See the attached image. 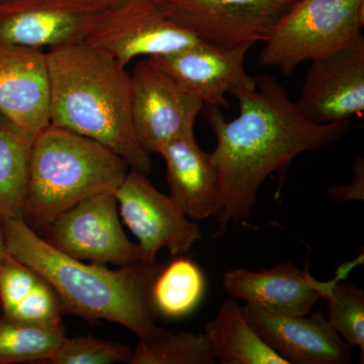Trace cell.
Listing matches in <instances>:
<instances>
[{
    "mask_svg": "<svg viewBox=\"0 0 364 364\" xmlns=\"http://www.w3.org/2000/svg\"><path fill=\"white\" fill-rule=\"evenodd\" d=\"M256 87L235 93L238 117L227 121L218 107L205 119L217 136L210 154L219 181L215 236L230 224L248 221L261 184L273 173L286 176L293 159L336 142L349 121L314 124L299 112L284 86L268 74L255 77Z\"/></svg>",
    "mask_w": 364,
    "mask_h": 364,
    "instance_id": "obj_1",
    "label": "cell"
},
{
    "mask_svg": "<svg viewBox=\"0 0 364 364\" xmlns=\"http://www.w3.org/2000/svg\"><path fill=\"white\" fill-rule=\"evenodd\" d=\"M6 251L50 282L64 312L90 323L109 321L149 341L164 329L157 326L153 282L162 265L138 261L117 269L86 264L53 248L23 219H1Z\"/></svg>",
    "mask_w": 364,
    "mask_h": 364,
    "instance_id": "obj_2",
    "label": "cell"
},
{
    "mask_svg": "<svg viewBox=\"0 0 364 364\" xmlns=\"http://www.w3.org/2000/svg\"><path fill=\"white\" fill-rule=\"evenodd\" d=\"M50 123L116 152L132 169L152 172L149 153L132 121L130 73L114 57L86 42L47 51Z\"/></svg>",
    "mask_w": 364,
    "mask_h": 364,
    "instance_id": "obj_3",
    "label": "cell"
},
{
    "mask_svg": "<svg viewBox=\"0 0 364 364\" xmlns=\"http://www.w3.org/2000/svg\"><path fill=\"white\" fill-rule=\"evenodd\" d=\"M129 166L102 144L50 123L33 140L23 219L44 232L86 198L116 193Z\"/></svg>",
    "mask_w": 364,
    "mask_h": 364,
    "instance_id": "obj_4",
    "label": "cell"
},
{
    "mask_svg": "<svg viewBox=\"0 0 364 364\" xmlns=\"http://www.w3.org/2000/svg\"><path fill=\"white\" fill-rule=\"evenodd\" d=\"M364 0H298L279 21L259 55L284 77L306 61L328 56L363 37Z\"/></svg>",
    "mask_w": 364,
    "mask_h": 364,
    "instance_id": "obj_5",
    "label": "cell"
},
{
    "mask_svg": "<svg viewBox=\"0 0 364 364\" xmlns=\"http://www.w3.org/2000/svg\"><path fill=\"white\" fill-rule=\"evenodd\" d=\"M126 67L138 57L164 56L203 43L155 0H112L85 41Z\"/></svg>",
    "mask_w": 364,
    "mask_h": 364,
    "instance_id": "obj_6",
    "label": "cell"
},
{
    "mask_svg": "<svg viewBox=\"0 0 364 364\" xmlns=\"http://www.w3.org/2000/svg\"><path fill=\"white\" fill-rule=\"evenodd\" d=\"M298 0H155L177 25L218 47L253 46L269 39Z\"/></svg>",
    "mask_w": 364,
    "mask_h": 364,
    "instance_id": "obj_7",
    "label": "cell"
},
{
    "mask_svg": "<svg viewBox=\"0 0 364 364\" xmlns=\"http://www.w3.org/2000/svg\"><path fill=\"white\" fill-rule=\"evenodd\" d=\"M43 239L60 252L95 264L126 267L142 260L138 244L124 234L116 193L91 196L59 215Z\"/></svg>",
    "mask_w": 364,
    "mask_h": 364,
    "instance_id": "obj_8",
    "label": "cell"
},
{
    "mask_svg": "<svg viewBox=\"0 0 364 364\" xmlns=\"http://www.w3.org/2000/svg\"><path fill=\"white\" fill-rule=\"evenodd\" d=\"M132 121L139 143L149 154L193 133L203 102L149 58L140 60L130 74Z\"/></svg>",
    "mask_w": 364,
    "mask_h": 364,
    "instance_id": "obj_9",
    "label": "cell"
},
{
    "mask_svg": "<svg viewBox=\"0 0 364 364\" xmlns=\"http://www.w3.org/2000/svg\"><path fill=\"white\" fill-rule=\"evenodd\" d=\"M116 198L119 215L138 239L145 262H155L163 248L173 257L186 255L202 239L198 224L188 220L169 196L160 193L147 174L130 168Z\"/></svg>",
    "mask_w": 364,
    "mask_h": 364,
    "instance_id": "obj_10",
    "label": "cell"
},
{
    "mask_svg": "<svg viewBox=\"0 0 364 364\" xmlns=\"http://www.w3.org/2000/svg\"><path fill=\"white\" fill-rule=\"evenodd\" d=\"M112 0H4L0 44L51 50L85 42Z\"/></svg>",
    "mask_w": 364,
    "mask_h": 364,
    "instance_id": "obj_11",
    "label": "cell"
},
{
    "mask_svg": "<svg viewBox=\"0 0 364 364\" xmlns=\"http://www.w3.org/2000/svg\"><path fill=\"white\" fill-rule=\"evenodd\" d=\"M306 72L299 112L314 124L349 121L364 109V37L314 60Z\"/></svg>",
    "mask_w": 364,
    "mask_h": 364,
    "instance_id": "obj_12",
    "label": "cell"
},
{
    "mask_svg": "<svg viewBox=\"0 0 364 364\" xmlns=\"http://www.w3.org/2000/svg\"><path fill=\"white\" fill-rule=\"evenodd\" d=\"M241 311L260 338L289 364L351 363L352 347L322 312L277 315L250 304L241 306Z\"/></svg>",
    "mask_w": 364,
    "mask_h": 364,
    "instance_id": "obj_13",
    "label": "cell"
},
{
    "mask_svg": "<svg viewBox=\"0 0 364 364\" xmlns=\"http://www.w3.org/2000/svg\"><path fill=\"white\" fill-rule=\"evenodd\" d=\"M250 45L224 48L200 43L174 54L149 57L155 65L208 107L229 109L227 93L256 87L244 68Z\"/></svg>",
    "mask_w": 364,
    "mask_h": 364,
    "instance_id": "obj_14",
    "label": "cell"
},
{
    "mask_svg": "<svg viewBox=\"0 0 364 364\" xmlns=\"http://www.w3.org/2000/svg\"><path fill=\"white\" fill-rule=\"evenodd\" d=\"M355 262L345 264L336 279L320 282L306 270L284 262L269 269L251 272L232 269L223 277V287L232 298L284 316H304L312 312L320 298H327L333 286L343 279Z\"/></svg>",
    "mask_w": 364,
    "mask_h": 364,
    "instance_id": "obj_15",
    "label": "cell"
},
{
    "mask_svg": "<svg viewBox=\"0 0 364 364\" xmlns=\"http://www.w3.org/2000/svg\"><path fill=\"white\" fill-rule=\"evenodd\" d=\"M0 114L33 136L50 124L47 51L0 44Z\"/></svg>",
    "mask_w": 364,
    "mask_h": 364,
    "instance_id": "obj_16",
    "label": "cell"
},
{
    "mask_svg": "<svg viewBox=\"0 0 364 364\" xmlns=\"http://www.w3.org/2000/svg\"><path fill=\"white\" fill-rule=\"evenodd\" d=\"M158 154L166 163L170 198L193 221L214 218L219 198L217 170L193 133L174 139Z\"/></svg>",
    "mask_w": 364,
    "mask_h": 364,
    "instance_id": "obj_17",
    "label": "cell"
},
{
    "mask_svg": "<svg viewBox=\"0 0 364 364\" xmlns=\"http://www.w3.org/2000/svg\"><path fill=\"white\" fill-rule=\"evenodd\" d=\"M215 363L289 364L254 331L236 301L227 299L205 328Z\"/></svg>",
    "mask_w": 364,
    "mask_h": 364,
    "instance_id": "obj_18",
    "label": "cell"
},
{
    "mask_svg": "<svg viewBox=\"0 0 364 364\" xmlns=\"http://www.w3.org/2000/svg\"><path fill=\"white\" fill-rule=\"evenodd\" d=\"M35 136L0 114V220L23 219Z\"/></svg>",
    "mask_w": 364,
    "mask_h": 364,
    "instance_id": "obj_19",
    "label": "cell"
},
{
    "mask_svg": "<svg viewBox=\"0 0 364 364\" xmlns=\"http://www.w3.org/2000/svg\"><path fill=\"white\" fill-rule=\"evenodd\" d=\"M205 277L202 268L186 255L176 256L161 267L153 282V305L158 316L168 318L188 317L205 296Z\"/></svg>",
    "mask_w": 364,
    "mask_h": 364,
    "instance_id": "obj_20",
    "label": "cell"
},
{
    "mask_svg": "<svg viewBox=\"0 0 364 364\" xmlns=\"http://www.w3.org/2000/svg\"><path fill=\"white\" fill-rule=\"evenodd\" d=\"M66 337L63 323L38 325L0 316V364H47Z\"/></svg>",
    "mask_w": 364,
    "mask_h": 364,
    "instance_id": "obj_21",
    "label": "cell"
},
{
    "mask_svg": "<svg viewBox=\"0 0 364 364\" xmlns=\"http://www.w3.org/2000/svg\"><path fill=\"white\" fill-rule=\"evenodd\" d=\"M215 359L205 334L164 329L149 341H140L131 364H213Z\"/></svg>",
    "mask_w": 364,
    "mask_h": 364,
    "instance_id": "obj_22",
    "label": "cell"
},
{
    "mask_svg": "<svg viewBox=\"0 0 364 364\" xmlns=\"http://www.w3.org/2000/svg\"><path fill=\"white\" fill-rule=\"evenodd\" d=\"M328 321L342 339L364 354V291L337 282L327 298Z\"/></svg>",
    "mask_w": 364,
    "mask_h": 364,
    "instance_id": "obj_23",
    "label": "cell"
},
{
    "mask_svg": "<svg viewBox=\"0 0 364 364\" xmlns=\"http://www.w3.org/2000/svg\"><path fill=\"white\" fill-rule=\"evenodd\" d=\"M133 350L128 345L93 336L65 337L47 364L131 363Z\"/></svg>",
    "mask_w": 364,
    "mask_h": 364,
    "instance_id": "obj_24",
    "label": "cell"
},
{
    "mask_svg": "<svg viewBox=\"0 0 364 364\" xmlns=\"http://www.w3.org/2000/svg\"><path fill=\"white\" fill-rule=\"evenodd\" d=\"M352 181L343 186H332L329 195L338 205L364 200V159L358 157L352 164Z\"/></svg>",
    "mask_w": 364,
    "mask_h": 364,
    "instance_id": "obj_25",
    "label": "cell"
},
{
    "mask_svg": "<svg viewBox=\"0 0 364 364\" xmlns=\"http://www.w3.org/2000/svg\"><path fill=\"white\" fill-rule=\"evenodd\" d=\"M7 251L6 247V243H4V235H2L1 228H0V264H1L2 260L7 255Z\"/></svg>",
    "mask_w": 364,
    "mask_h": 364,
    "instance_id": "obj_26",
    "label": "cell"
},
{
    "mask_svg": "<svg viewBox=\"0 0 364 364\" xmlns=\"http://www.w3.org/2000/svg\"><path fill=\"white\" fill-rule=\"evenodd\" d=\"M4 1V0H0V2Z\"/></svg>",
    "mask_w": 364,
    "mask_h": 364,
    "instance_id": "obj_27",
    "label": "cell"
}]
</instances>
